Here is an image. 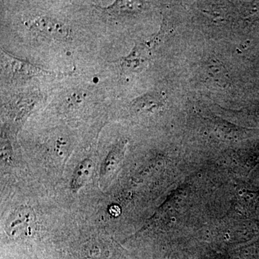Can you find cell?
I'll return each mask as SVG.
<instances>
[{"label":"cell","mask_w":259,"mask_h":259,"mask_svg":"<svg viewBox=\"0 0 259 259\" xmlns=\"http://www.w3.org/2000/svg\"><path fill=\"white\" fill-rule=\"evenodd\" d=\"M149 47L146 44L136 46L129 56L121 60V66L127 71H137L145 66L148 59Z\"/></svg>","instance_id":"cell-3"},{"label":"cell","mask_w":259,"mask_h":259,"mask_svg":"<svg viewBox=\"0 0 259 259\" xmlns=\"http://www.w3.org/2000/svg\"><path fill=\"white\" fill-rule=\"evenodd\" d=\"M124 148L125 146L118 145L109 153L104 163L103 173H102L103 175L111 174L117 167L123 156Z\"/></svg>","instance_id":"cell-6"},{"label":"cell","mask_w":259,"mask_h":259,"mask_svg":"<svg viewBox=\"0 0 259 259\" xmlns=\"http://www.w3.org/2000/svg\"><path fill=\"white\" fill-rule=\"evenodd\" d=\"M29 28L32 31L50 38L65 39L69 37V27L55 19L40 17L30 22Z\"/></svg>","instance_id":"cell-1"},{"label":"cell","mask_w":259,"mask_h":259,"mask_svg":"<svg viewBox=\"0 0 259 259\" xmlns=\"http://www.w3.org/2000/svg\"><path fill=\"white\" fill-rule=\"evenodd\" d=\"M33 211L29 207H20L10 214L6 222V231L8 236H21L30 229L34 222Z\"/></svg>","instance_id":"cell-2"},{"label":"cell","mask_w":259,"mask_h":259,"mask_svg":"<svg viewBox=\"0 0 259 259\" xmlns=\"http://www.w3.org/2000/svg\"><path fill=\"white\" fill-rule=\"evenodd\" d=\"M161 99L156 95H146L134 102V107L141 111H149L161 106Z\"/></svg>","instance_id":"cell-7"},{"label":"cell","mask_w":259,"mask_h":259,"mask_svg":"<svg viewBox=\"0 0 259 259\" xmlns=\"http://www.w3.org/2000/svg\"><path fill=\"white\" fill-rule=\"evenodd\" d=\"M136 3H131V2H116L115 4L107 8V10L111 12H125L130 10H134L136 8Z\"/></svg>","instance_id":"cell-8"},{"label":"cell","mask_w":259,"mask_h":259,"mask_svg":"<svg viewBox=\"0 0 259 259\" xmlns=\"http://www.w3.org/2000/svg\"><path fill=\"white\" fill-rule=\"evenodd\" d=\"M12 69H13V74L18 77L29 78L34 76L51 74V73L49 71H44L30 63L15 59H13L12 61Z\"/></svg>","instance_id":"cell-5"},{"label":"cell","mask_w":259,"mask_h":259,"mask_svg":"<svg viewBox=\"0 0 259 259\" xmlns=\"http://www.w3.org/2000/svg\"><path fill=\"white\" fill-rule=\"evenodd\" d=\"M94 163L92 160L87 158L78 165L71 181V190L78 192L86 185L93 176Z\"/></svg>","instance_id":"cell-4"}]
</instances>
